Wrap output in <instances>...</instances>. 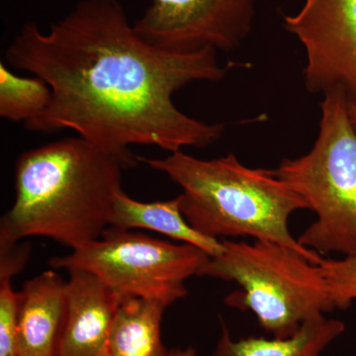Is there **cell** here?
Instances as JSON below:
<instances>
[{"label": "cell", "mask_w": 356, "mask_h": 356, "mask_svg": "<svg viewBox=\"0 0 356 356\" xmlns=\"http://www.w3.org/2000/svg\"><path fill=\"white\" fill-rule=\"evenodd\" d=\"M67 315L58 356H107L110 330L121 300L93 274L70 271Z\"/></svg>", "instance_id": "9"}, {"label": "cell", "mask_w": 356, "mask_h": 356, "mask_svg": "<svg viewBox=\"0 0 356 356\" xmlns=\"http://www.w3.org/2000/svg\"><path fill=\"white\" fill-rule=\"evenodd\" d=\"M337 310H346L356 301V254L322 259L317 264Z\"/></svg>", "instance_id": "16"}, {"label": "cell", "mask_w": 356, "mask_h": 356, "mask_svg": "<svg viewBox=\"0 0 356 356\" xmlns=\"http://www.w3.org/2000/svg\"><path fill=\"white\" fill-rule=\"evenodd\" d=\"M259 0H152L136 33L163 50H235L254 26Z\"/></svg>", "instance_id": "7"}, {"label": "cell", "mask_w": 356, "mask_h": 356, "mask_svg": "<svg viewBox=\"0 0 356 356\" xmlns=\"http://www.w3.org/2000/svg\"><path fill=\"white\" fill-rule=\"evenodd\" d=\"M344 331L343 322L325 316L305 323L299 331L285 339H234L228 330L222 327L213 356H322Z\"/></svg>", "instance_id": "12"}, {"label": "cell", "mask_w": 356, "mask_h": 356, "mask_svg": "<svg viewBox=\"0 0 356 356\" xmlns=\"http://www.w3.org/2000/svg\"><path fill=\"white\" fill-rule=\"evenodd\" d=\"M210 255L195 245L158 240L109 227L97 240L54 257L50 266L93 274L120 298L154 300L170 306L187 295L185 281L198 276Z\"/></svg>", "instance_id": "6"}, {"label": "cell", "mask_w": 356, "mask_h": 356, "mask_svg": "<svg viewBox=\"0 0 356 356\" xmlns=\"http://www.w3.org/2000/svg\"><path fill=\"white\" fill-rule=\"evenodd\" d=\"M168 307L149 299L121 302L110 330L107 356H168L161 334Z\"/></svg>", "instance_id": "13"}, {"label": "cell", "mask_w": 356, "mask_h": 356, "mask_svg": "<svg viewBox=\"0 0 356 356\" xmlns=\"http://www.w3.org/2000/svg\"><path fill=\"white\" fill-rule=\"evenodd\" d=\"M168 356H196V351L193 348H188L186 350H168Z\"/></svg>", "instance_id": "17"}, {"label": "cell", "mask_w": 356, "mask_h": 356, "mask_svg": "<svg viewBox=\"0 0 356 356\" xmlns=\"http://www.w3.org/2000/svg\"><path fill=\"white\" fill-rule=\"evenodd\" d=\"M137 159L182 189L180 210L199 233L220 241L248 236L290 248L314 264L322 259L290 232V218L306 204L274 170L248 168L232 153L213 159L182 151Z\"/></svg>", "instance_id": "3"}, {"label": "cell", "mask_w": 356, "mask_h": 356, "mask_svg": "<svg viewBox=\"0 0 356 356\" xmlns=\"http://www.w3.org/2000/svg\"><path fill=\"white\" fill-rule=\"evenodd\" d=\"M216 53L156 48L136 33L118 0H83L48 31L23 26L6 60L51 90L50 104L26 129L74 131L130 168L138 161L134 145L175 153L221 137L225 124L192 118L172 99L187 84L224 79L229 67L220 65Z\"/></svg>", "instance_id": "1"}, {"label": "cell", "mask_w": 356, "mask_h": 356, "mask_svg": "<svg viewBox=\"0 0 356 356\" xmlns=\"http://www.w3.org/2000/svg\"><path fill=\"white\" fill-rule=\"evenodd\" d=\"M110 227L126 231L145 229L156 232L173 240L195 245L211 257L221 254L224 248L222 241L199 233L186 221L180 210L179 196L172 200L145 203L131 198L121 191L115 198Z\"/></svg>", "instance_id": "11"}, {"label": "cell", "mask_w": 356, "mask_h": 356, "mask_svg": "<svg viewBox=\"0 0 356 356\" xmlns=\"http://www.w3.org/2000/svg\"><path fill=\"white\" fill-rule=\"evenodd\" d=\"M222 243V254L210 257L199 277L236 282L241 290L226 303L252 311L273 337H291L305 323L336 310L317 264L295 250L267 241Z\"/></svg>", "instance_id": "5"}, {"label": "cell", "mask_w": 356, "mask_h": 356, "mask_svg": "<svg viewBox=\"0 0 356 356\" xmlns=\"http://www.w3.org/2000/svg\"><path fill=\"white\" fill-rule=\"evenodd\" d=\"M118 159L81 137L24 152L17 159L16 197L1 218L0 250L44 236L77 250L110 227L122 188Z\"/></svg>", "instance_id": "2"}, {"label": "cell", "mask_w": 356, "mask_h": 356, "mask_svg": "<svg viewBox=\"0 0 356 356\" xmlns=\"http://www.w3.org/2000/svg\"><path fill=\"white\" fill-rule=\"evenodd\" d=\"M348 110H350L351 122H353V126L356 129V105L348 102Z\"/></svg>", "instance_id": "18"}, {"label": "cell", "mask_w": 356, "mask_h": 356, "mask_svg": "<svg viewBox=\"0 0 356 356\" xmlns=\"http://www.w3.org/2000/svg\"><path fill=\"white\" fill-rule=\"evenodd\" d=\"M67 315V282L54 269L27 281L19 292V356H58Z\"/></svg>", "instance_id": "10"}, {"label": "cell", "mask_w": 356, "mask_h": 356, "mask_svg": "<svg viewBox=\"0 0 356 356\" xmlns=\"http://www.w3.org/2000/svg\"><path fill=\"white\" fill-rule=\"evenodd\" d=\"M317 140L274 172L315 213L299 243L318 254H356V129L343 91L324 95Z\"/></svg>", "instance_id": "4"}, {"label": "cell", "mask_w": 356, "mask_h": 356, "mask_svg": "<svg viewBox=\"0 0 356 356\" xmlns=\"http://www.w3.org/2000/svg\"><path fill=\"white\" fill-rule=\"evenodd\" d=\"M29 245H16L0 250V356H19L17 318L19 292L14 291L13 278L24 267Z\"/></svg>", "instance_id": "15"}, {"label": "cell", "mask_w": 356, "mask_h": 356, "mask_svg": "<svg viewBox=\"0 0 356 356\" xmlns=\"http://www.w3.org/2000/svg\"><path fill=\"white\" fill-rule=\"evenodd\" d=\"M283 26L305 49L307 90H341L356 105V0H304Z\"/></svg>", "instance_id": "8"}, {"label": "cell", "mask_w": 356, "mask_h": 356, "mask_svg": "<svg viewBox=\"0 0 356 356\" xmlns=\"http://www.w3.org/2000/svg\"><path fill=\"white\" fill-rule=\"evenodd\" d=\"M50 86L41 77L16 76L0 64V116L13 122H27L48 107Z\"/></svg>", "instance_id": "14"}]
</instances>
